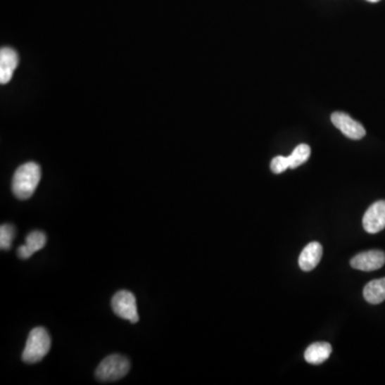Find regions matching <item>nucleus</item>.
<instances>
[{"instance_id": "nucleus-4", "label": "nucleus", "mask_w": 385, "mask_h": 385, "mask_svg": "<svg viewBox=\"0 0 385 385\" xmlns=\"http://www.w3.org/2000/svg\"><path fill=\"white\" fill-rule=\"evenodd\" d=\"M112 308L115 314L131 323L139 322L135 296L127 290H120L115 294L112 300Z\"/></svg>"}, {"instance_id": "nucleus-12", "label": "nucleus", "mask_w": 385, "mask_h": 385, "mask_svg": "<svg viewBox=\"0 0 385 385\" xmlns=\"http://www.w3.org/2000/svg\"><path fill=\"white\" fill-rule=\"evenodd\" d=\"M364 298L370 304H380L385 301V277L370 282L364 287Z\"/></svg>"}, {"instance_id": "nucleus-8", "label": "nucleus", "mask_w": 385, "mask_h": 385, "mask_svg": "<svg viewBox=\"0 0 385 385\" xmlns=\"http://www.w3.org/2000/svg\"><path fill=\"white\" fill-rule=\"evenodd\" d=\"M18 65V53L10 47H3L0 51V82L3 85L11 80Z\"/></svg>"}, {"instance_id": "nucleus-6", "label": "nucleus", "mask_w": 385, "mask_h": 385, "mask_svg": "<svg viewBox=\"0 0 385 385\" xmlns=\"http://www.w3.org/2000/svg\"><path fill=\"white\" fill-rule=\"evenodd\" d=\"M363 227L368 234H378L385 228V201L372 203L364 214Z\"/></svg>"}, {"instance_id": "nucleus-9", "label": "nucleus", "mask_w": 385, "mask_h": 385, "mask_svg": "<svg viewBox=\"0 0 385 385\" xmlns=\"http://www.w3.org/2000/svg\"><path fill=\"white\" fill-rule=\"evenodd\" d=\"M322 255L323 248L320 243H310L308 246L304 247V250L298 257V265H300L301 270L304 272L314 270L320 263Z\"/></svg>"}, {"instance_id": "nucleus-15", "label": "nucleus", "mask_w": 385, "mask_h": 385, "mask_svg": "<svg viewBox=\"0 0 385 385\" xmlns=\"http://www.w3.org/2000/svg\"><path fill=\"white\" fill-rule=\"evenodd\" d=\"M290 168L288 156H275L271 162V170L274 174H282V172Z\"/></svg>"}, {"instance_id": "nucleus-5", "label": "nucleus", "mask_w": 385, "mask_h": 385, "mask_svg": "<svg viewBox=\"0 0 385 385\" xmlns=\"http://www.w3.org/2000/svg\"><path fill=\"white\" fill-rule=\"evenodd\" d=\"M333 125L343 134L348 139L353 141H360L366 135V130L359 121L345 113L336 112L331 116Z\"/></svg>"}, {"instance_id": "nucleus-14", "label": "nucleus", "mask_w": 385, "mask_h": 385, "mask_svg": "<svg viewBox=\"0 0 385 385\" xmlns=\"http://www.w3.org/2000/svg\"><path fill=\"white\" fill-rule=\"evenodd\" d=\"M14 236H15V227L13 225H9V224L1 225L0 227V247H1V250H10Z\"/></svg>"}, {"instance_id": "nucleus-11", "label": "nucleus", "mask_w": 385, "mask_h": 385, "mask_svg": "<svg viewBox=\"0 0 385 385\" xmlns=\"http://www.w3.org/2000/svg\"><path fill=\"white\" fill-rule=\"evenodd\" d=\"M331 353H332V346L329 343L320 341V343L310 345L306 349L304 358L308 363L312 364V365H319V364L324 363L329 359Z\"/></svg>"}, {"instance_id": "nucleus-1", "label": "nucleus", "mask_w": 385, "mask_h": 385, "mask_svg": "<svg viewBox=\"0 0 385 385\" xmlns=\"http://www.w3.org/2000/svg\"><path fill=\"white\" fill-rule=\"evenodd\" d=\"M40 180V165L34 162L20 165L12 180V191L20 201H26L34 195Z\"/></svg>"}, {"instance_id": "nucleus-3", "label": "nucleus", "mask_w": 385, "mask_h": 385, "mask_svg": "<svg viewBox=\"0 0 385 385\" xmlns=\"http://www.w3.org/2000/svg\"><path fill=\"white\" fill-rule=\"evenodd\" d=\"M131 363L127 356L112 354L105 358L96 368V376L102 382H114L127 376Z\"/></svg>"}, {"instance_id": "nucleus-2", "label": "nucleus", "mask_w": 385, "mask_h": 385, "mask_svg": "<svg viewBox=\"0 0 385 385\" xmlns=\"http://www.w3.org/2000/svg\"><path fill=\"white\" fill-rule=\"evenodd\" d=\"M51 341L44 327H34L27 339L22 359L26 364L42 361L51 349Z\"/></svg>"}, {"instance_id": "nucleus-7", "label": "nucleus", "mask_w": 385, "mask_h": 385, "mask_svg": "<svg viewBox=\"0 0 385 385\" xmlns=\"http://www.w3.org/2000/svg\"><path fill=\"white\" fill-rule=\"evenodd\" d=\"M385 263V253L382 251H368L356 255L350 261L353 269L360 271H376L381 269Z\"/></svg>"}, {"instance_id": "nucleus-10", "label": "nucleus", "mask_w": 385, "mask_h": 385, "mask_svg": "<svg viewBox=\"0 0 385 385\" xmlns=\"http://www.w3.org/2000/svg\"><path fill=\"white\" fill-rule=\"evenodd\" d=\"M46 234L42 232H30L26 238V243L22 246L18 247V255L20 258L28 259L38 252L42 250L43 247L46 244Z\"/></svg>"}, {"instance_id": "nucleus-13", "label": "nucleus", "mask_w": 385, "mask_h": 385, "mask_svg": "<svg viewBox=\"0 0 385 385\" xmlns=\"http://www.w3.org/2000/svg\"><path fill=\"white\" fill-rule=\"evenodd\" d=\"M310 156V146L306 145V144H301V145H298V147L294 148L292 153L288 156L290 168H291V170H294V168H300L301 165L308 162Z\"/></svg>"}, {"instance_id": "nucleus-16", "label": "nucleus", "mask_w": 385, "mask_h": 385, "mask_svg": "<svg viewBox=\"0 0 385 385\" xmlns=\"http://www.w3.org/2000/svg\"><path fill=\"white\" fill-rule=\"evenodd\" d=\"M368 1H370V3H378L380 0H368Z\"/></svg>"}]
</instances>
